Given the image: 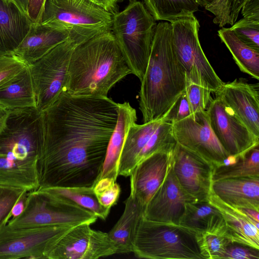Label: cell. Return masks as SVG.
<instances>
[{"mask_svg":"<svg viewBox=\"0 0 259 259\" xmlns=\"http://www.w3.org/2000/svg\"><path fill=\"white\" fill-rule=\"evenodd\" d=\"M185 92L191 111L192 116L205 111L212 100L211 92L205 87L201 75L196 68L185 73Z\"/></svg>","mask_w":259,"mask_h":259,"instance_id":"obj_32","label":"cell"},{"mask_svg":"<svg viewBox=\"0 0 259 259\" xmlns=\"http://www.w3.org/2000/svg\"><path fill=\"white\" fill-rule=\"evenodd\" d=\"M156 20L141 2L113 15V33L131 73L142 80L151 52Z\"/></svg>","mask_w":259,"mask_h":259,"instance_id":"obj_5","label":"cell"},{"mask_svg":"<svg viewBox=\"0 0 259 259\" xmlns=\"http://www.w3.org/2000/svg\"><path fill=\"white\" fill-rule=\"evenodd\" d=\"M208 201L221 213L226 227V237L232 242L259 249V222L240 208L222 201L212 191Z\"/></svg>","mask_w":259,"mask_h":259,"instance_id":"obj_20","label":"cell"},{"mask_svg":"<svg viewBox=\"0 0 259 259\" xmlns=\"http://www.w3.org/2000/svg\"><path fill=\"white\" fill-rule=\"evenodd\" d=\"M64 196L92 211L98 218L105 220L110 211L100 204L93 187H51L38 188Z\"/></svg>","mask_w":259,"mask_h":259,"instance_id":"obj_31","label":"cell"},{"mask_svg":"<svg viewBox=\"0 0 259 259\" xmlns=\"http://www.w3.org/2000/svg\"><path fill=\"white\" fill-rule=\"evenodd\" d=\"M113 15L90 0H46L40 24L82 44L111 31Z\"/></svg>","mask_w":259,"mask_h":259,"instance_id":"obj_7","label":"cell"},{"mask_svg":"<svg viewBox=\"0 0 259 259\" xmlns=\"http://www.w3.org/2000/svg\"><path fill=\"white\" fill-rule=\"evenodd\" d=\"M223 258L258 259L259 249L232 242L227 246Z\"/></svg>","mask_w":259,"mask_h":259,"instance_id":"obj_39","label":"cell"},{"mask_svg":"<svg viewBox=\"0 0 259 259\" xmlns=\"http://www.w3.org/2000/svg\"><path fill=\"white\" fill-rule=\"evenodd\" d=\"M46 1L27 0V15L32 23H40Z\"/></svg>","mask_w":259,"mask_h":259,"instance_id":"obj_40","label":"cell"},{"mask_svg":"<svg viewBox=\"0 0 259 259\" xmlns=\"http://www.w3.org/2000/svg\"><path fill=\"white\" fill-rule=\"evenodd\" d=\"M213 0H196L198 5L200 7H205L210 4Z\"/></svg>","mask_w":259,"mask_h":259,"instance_id":"obj_46","label":"cell"},{"mask_svg":"<svg viewBox=\"0 0 259 259\" xmlns=\"http://www.w3.org/2000/svg\"><path fill=\"white\" fill-rule=\"evenodd\" d=\"M174 150L151 155L139 163L130 175V193L145 208L167 174L172 164Z\"/></svg>","mask_w":259,"mask_h":259,"instance_id":"obj_19","label":"cell"},{"mask_svg":"<svg viewBox=\"0 0 259 259\" xmlns=\"http://www.w3.org/2000/svg\"><path fill=\"white\" fill-rule=\"evenodd\" d=\"M74 225L12 228L0 229V259L48 258L54 245Z\"/></svg>","mask_w":259,"mask_h":259,"instance_id":"obj_11","label":"cell"},{"mask_svg":"<svg viewBox=\"0 0 259 259\" xmlns=\"http://www.w3.org/2000/svg\"><path fill=\"white\" fill-rule=\"evenodd\" d=\"M118 103L108 97L63 92L39 114V188L93 187L117 123Z\"/></svg>","mask_w":259,"mask_h":259,"instance_id":"obj_1","label":"cell"},{"mask_svg":"<svg viewBox=\"0 0 259 259\" xmlns=\"http://www.w3.org/2000/svg\"><path fill=\"white\" fill-rule=\"evenodd\" d=\"M257 146L234 162L214 168L212 181L229 178H259V149Z\"/></svg>","mask_w":259,"mask_h":259,"instance_id":"obj_30","label":"cell"},{"mask_svg":"<svg viewBox=\"0 0 259 259\" xmlns=\"http://www.w3.org/2000/svg\"><path fill=\"white\" fill-rule=\"evenodd\" d=\"M131 71L111 31L77 46L70 60L66 91L72 96L107 97Z\"/></svg>","mask_w":259,"mask_h":259,"instance_id":"obj_3","label":"cell"},{"mask_svg":"<svg viewBox=\"0 0 259 259\" xmlns=\"http://www.w3.org/2000/svg\"><path fill=\"white\" fill-rule=\"evenodd\" d=\"M176 145L172 123L164 116L142 124L133 123L126 134L121 153L118 176H130L143 160L155 153L172 150Z\"/></svg>","mask_w":259,"mask_h":259,"instance_id":"obj_10","label":"cell"},{"mask_svg":"<svg viewBox=\"0 0 259 259\" xmlns=\"http://www.w3.org/2000/svg\"><path fill=\"white\" fill-rule=\"evenodd\" d=\"M195 236L203 259H223L227 246L232 243L219 233L198 232Z\"/></svg>","mask_w":259,"mask_h":259,"instance_id":"obj_33","label":"cell"},{"mask_svg":"<svg viewBox=\"0 0 259 259\" xmlns=\"http://www.w3.org/2000/svg\"><path fill=\"white\" fill-rule=\"evenodd\" d=\"M27 16V0H12Z\"/></svg>","mask_w":259,"mask_h":259,"instance_id":"obj_45","label":"cell"},{"mask_svg":"<svg viewBox=\"0 0 259 259\" xmlns=\"http://www.w3.org/2000/svg\"><path fill=\"white\" fill-rule=\"evenodd\" d=\"M218 34L240 70L258 80L259 50L243 41L230 28L222 27L218 31Z\"/></svg>","mask_w":259,"mask_h":259,"instance_id":"obj_28","label":"cell"},{"mask_svg":"<svg viewBox=\"0 0 259 259\" xmlns=\"http://www.w3.org/2000/svg\"><path fill=\"white\" fill-rule=\"evenodd\" d=\"M91 224L74 226L52 247L49 259H97L116 253L108 233L92 229Z\"/></svg>","mask_w":259,"mask_h":259,"instance_id":"obj_15","label":"cell"},{"mask_svg":"<svg viewBox=\"0 0 259 259\" xmlns=\"http://www.w3.org/2000/svg\"><path fill=\"white\" fill-rule=\"evenodd\" d=\"M211 191L230 206L259 211V178H229L212 181Z\"/></svg>","mask_w":259,"mask_h":259,"instance_id":"obj_21","label":"cell"},{"mask_svg":"<svg viewBox=\"0 0 259 259\" xmlns=\"http://www.w3.org/2000/svg\"><path fill=\"white\" fill-rule=\"evenodd\" d=\"M144 6L155 20L169 23L199 10L196 0H144Z\"/></svg>","mask_w":259,"mask_h":259,"instance_id":"obj_29","label":"cell"},{"mask_svg":"<svg viewBox=\"0 0 259 259\" xmlns=\"http://www.w3.org/2000/svg\"><path fill=\"white\" fill-rule=\"evenodd\" d=\"M133 252L139 258L203 259L195 233L180 225L141 219Z\"/></svg>","mask_w":259,"mask_h":259,"instance_id":"obj_6","label":"cell"},{"mask_svg":"<svg viewBox=\"0 0 259 259\" xmlns=\"http://www.w3.org/2000/svg\"><path fill=\"white\" fill-rule=\"evenodd\" d=\"M11 111L0 104V134L5 129Z\"/></svg>","mask_w":259,"mask_h":259,"instance_id":"obj_44","label":"cell"},{"mask_svg":"<svg viewBox=\"0 0 259 259\" xmlns=\"http://www.w3.org/2000/svg\"><path fill=\"white\" fill-rule=\"evenodd\" d=\"M172 168L183 189L197 201H208L211 191L214 166L177 143Z\"/></svg>","mask_w":259,"mask_h":259,"instance_id":"obj_16","label":"cell"},{"mask_svg":"<svg viewBox=\"0 0 259 259\" xmlns=\"http://www.w3.org/2000/svg\"><path fill=\"white\" fill-rule=\"evenodd\" d=\"M171 40L176 56L185 73L197 69L206 88L216 93L223 82L205 55L199 39L200 24L194 14L178 18L170 23Z\"/></svg>","mask_w":259,"mask_h":259,"instance_id":"obj_12","label":"cell"},{"mask_svg":"<svg viewBox=\"0 0 259 259\" xmlns=\"http://www.w3.org/2000/svg\"><path fill=\"white\" fill-rule=\"evenodd\" d=\"M141 82L139 109L144 123L161 118L185 91V70L175 52L168 22L161 21L156 25Z\"/></svg>","mask_w":259,"mask_h":259,"instance_id":"obj_2","label":"cell"},{"mask_svg":"<svg viewBox=\"0 0 259 259\" xmlns=\"http://www.w3.org/2000/svg\"><path fill=\"white\" fill-rule=\"evenodd\" d=\"M32 24L12 0H0V55L13 53Z\"/></svg>","mask_w":259,"mask_h":259,"instance_id":"obj_23","label":"cell"},{"mask_svg":"<svg viewBox=\"0 0 259 259\" xmlns=\"http://www.w3.org/2000/svg\"><path fill=\"white\" fill-rule=\"evenodd\" d=\"M205 112L213 133L230 156L236 159L259 145V137L218 97L212 99Z\"/></svg>","mask_w":259,"mask_h":259,"instance_id":"obj_14","label":"cell"},{"mask_svg":"<svg viewBox=\"0 0 259 259\" xmlns=\"http://www.w3.org/2000/svg\"><path fill=\"white\" fill-rule=\"evenodd\" d=\"M124 203L123 213L108 233L116 249V253L133 252L137 228L145 210L138 199L131 193Z\"/></svg>","mask_w":259,"mask_h":259,"instance_id":"obj_25","label":"cell"},{"mask_svg":"<svg viewBox=\"0 0 259 259\" xmlns=\"http://www.w3.org/2000/svg\"><path fill=\"white\" fill-rule=\"evenodd\" d=\"M0 104L10 111L36 108L33 84L29 66L0 87Z\"/></svg>","mask_w":259,"mask_h":259,"instance_id":"obj_27","label":"cell"},{"mask_svg":"<svg viewBox=\"0 0 259 259\" xmlns=\"http://www.w3.org/2000/svg\"><path fill=\"white\" fill-rule=\"evenodd\" d=\"M39 114L35 108L11 111L0 134V187L38 189Z\"/></svg>","mask_w":259,"mask_h":259,"instance_id":"obj_4","label":"cell"},{"mask_svg":"<svg viewBox=\"0 0 259 259\" xmlns=\"http://www.w3.org/2000/svg\"><path fill=\"white\" fill-rule=\"evenodd\" d=\"M29 65L13 53L0 55V87L21 72Z\"/></svg>","mask_w":259,"mask_h":259,"instance_id":"obj_37","label":"cell"},{"mask_svg":"<svg viewBox=\"0 0 259 259\" xmlns=\"http://www.w3.org/2000/svg\"><path fill=\"white\" fill-rule=\"evenodd\" d=\"M80 44L69 37L29 65L38 113L66 91L71 55Z\"/></svg>","mask_w":259,"mask_h":259,"instance_id":"obj_9","label":"cell"},{"mask_svg":"<svg viewBox=\"0 0 259 259\" xmlns=\"http://www.w3.org/2000/svg\"><path fill=\"white\" fill-rule=\"evenodd\" d=\"M179 224L194 233H219L226 236V227L222 215L208 200L187 203Z\"/></svg>","mask_w":259,"mask_h":259,"instance_id":"obj_26","label":"cell"},{"mask_svg":"<svg viewBox=\"0 0 259 259\" xmlns=\"http://www.w3.org/2000/svg\"><path fill=\"white\" fill-rule=\"evenodd\" d=\"M116 181L109 178L100 179L93 187L100 204L109 209L116 204L120 194V187Z\"/></svg>","mask_w":259,"mask_h":259,"instance_id":"obj_34","label":"cell"},{"mask_svg":"<svg viewBox=\"0 0 259 259\" xmlns=\"http://www.w3.org/2000/svg\"><path fill=\"white\" fill-rule=\"evenodd\" d=\"M177 143L210 163L214 168L225 164L230 156L213 133L205 111L171 122Z\"/></svg>","mask_w":259,"mask_h":259,"instance_id":"obj_13","label":"cell"},{"mask_svg":"<svg viewBox=\"0 0 259 259\" xmlns=\"http://www.w3.org/2000/svg\"><path fill=\"white\" fill-rule=\"evenodd\" d=\"M28 192L18 189L0 187V229L12 217V211Z\"/></svg>","mask_w":259,"mask_h":259,"instance_id":"obj_35","label":"cell"},{"mask_svg":"<svg viewBox=\"0 0 259 259\" xmlns=\"http://www.w3.org/2000/svg\"><path fill=\"white\" fill-rule=\"evenodd\" d=\"M231 1L213 0L204 7L214 15L213 22L221 28L230 23Z\"/></svg>","mask_w":259,"mask_h":259,"instance_id":"obj_38","label":"cell"},{"mask_svg":"<svg viewBox=\"0 0 259 259\" xmlns=\"http://www.w3.org/2000/svg\"><path fill=\"white\" fill-rule=\"evenodd\" d=\"M115 2L117 3V2H122L123 1H130V2H133V1H137V0H114Z\"/></svg>","mask_w":259,"mask_h":259,"instance_id":"obj_47","label":"cell"},{"mask_svg":"<svg viewBox=\"0 0 259 259\" xmlns=\"http://www.w3.org/2000/svg\"><path fill=\"white\" fill-rule=\"evenodd\" d=\"M69 37L67 31L54 29L40 23H32L24 38L13 53L29 65Z\"/></svg>","mask_w":259,"mask_h":259,"instance_id":"obj_22","label":"cell"},{"mask_svg":"<svg viewBox=\"0 0 259 259\" xmlns=\"http://www.w3.org/2000/svg\"><path fill=\"white\" fill-rule=\"evenodd\" d=\"M98 217L64 196L41 189L27 193L22 211L7 222L10 227L92 224Z\"/></svg>","mask_w":259,"mask_h":259,"instance_id":"obj_8","label":"cell"},{"mask_svg":"<svg viewBox=\"0 0 259 259\" xmlns=\"http://www.w3.org/2000/svg\"><path fill=\"white\" fill-rule=\"evenodd\" d=\"M137 120L136 110L128 102L118 103L117 123L109 141L98 180L104 178L116 180L118 176L119 159L126 134L131 126L136 122Z\"/></svg>","mask_w":259,"mask_h":259,"instance_id":"obj_24","label":"cell"},{"mask_svg":"<svg viewBox=\"0 0 259 259\" xmlns=\"http://www.w3.org/2000/svg\"><path fill=\"white\" fill-rule=\"evenodd\" d=\"M195 201L180 185L172 164L163 182L146 205L144 217L153 221L179 225L185 204Z\"/></svg>","mask_w":259,"mask_h":259,"instance_id":"obj_17","label":"cell"},{"mask_svg":"<svg viewBox=\"0 0 259 259\" xmlns=\"http://www.w3.org/2000/svg\"><path fill=\"white\" fill-rule=\"evenodd\" d=\"M96 5L104 9L106 11L115 14L118 11V7L117 3L114 0H90Z\"/></svg>","mask_w":259,"mask_h":259,"instance_id":"obj_43","label":"cell"},{"mask_svg":"<svg viewBox=\"0 0 259 259\" xmlns=\"http://www.w3.org/2000/svg\"><path fill=\"white\" fill-rule=\"evenodd\" d=\"M256 137H259V84L242 79L223 83L215 93Z\"/></svg>","mask_w":259,"mask_h":259,"instance_id":"obj_18","label":"cell"},{"mask_svg":"<svg viewBox=\"0 0 259 259\" xmlns=\"http://www.w3.org/2000/svg\"><path fill=\"white\" fill-rule=\"evenodd\" d=\"M243 18L259 21V0H249L242 7Z\"/></svg>","mask_w":259,"mask_h":259,"instance_id":"obj_41","label":"cell"},{"mask_svg":"<svg viewBox=\"0 0 259 259\" xmlns=\"http://www.w3.org/2000/svg\"><path fill=\"white\" fill-rule=\"evenodd\" d=\"M249 0H231L230 10V23L232 25L238 18L243 6Z\"/></svg>","mask_w":259,"mask_h":259,"instance_id":"obj_42","label":"cell"},{"mask_svg":"<svg viewBox=\"0 0 259 259\" xmlns=\"http://www.w3.org/2000/svg\"><path fill=\"white\" fill-rule=\"evenodd\" d=\"M230 29L245 43L259 50V21L242 18Z\"/></svg>","mask_w":259,"mask_h":259,"instance_id":"obj_36","label":"cell"}]
</instances>
